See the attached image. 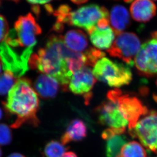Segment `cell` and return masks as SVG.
<instances>
[{
	"instance_id": "cell-1",
	"label": "cell",
	"mask_w": 157,
	"mask_h": 157,
	"mask_svg": "<svg viewBox=\"0 0 157 157\" xmlns=\"http://www.w3.org/2000/svg\"><path fill=\"white\" fill-rule=\"evenodd\" d=\"M76 52L66 45L62 36L53 35L44 48L31 56L29 67L53 77L66 90L73 75L69 62Z\"/></svg>"
},
{
	"instance_id": "cell-2",
	"label": "cell",
	"mask_w": 157,
	"mask_h": 157,
	"mask_svg": "<svg viewBox=\"0 0 157 157\" xmlns=\"http://www.w3.org/2000/svg\"><path fill=\"white\" fill-rule=\"evenodd\" d=\"M3 105L7 113L16 116L10 126L12 128H18L24 124L34 126L39 124L37 116L40 107L38 94L29 79L20 78L17 80Z\"/></svg>"
},
{
	"instance_id": "cell-3",
	"label": "cell",
	"mask_w": 157,
	"mask_h": 157,
	"mask_svg": "<svg viewBox=\"0 0 157 157\" xmlns=\"http://www.w3.org/2000/svg\"><path fill=\"white\" fill-rule=\"evenodd\" d=\"M130 67L128 64L103 57L96 63L92 71L96 79L111 87H120L129 85L132 81Z\"/></svg>"
},
{
	"instance_id": "cell-4",
	"label": "cell",
	"mask_w": 157,
	"mask_h": 157,
	"mask_svg": "<svg viewBox=\"0 0 157 157\" xmlns=\"http://www.w3.org/2000/svg\"><path fill=\"white\" fill-rule=\"evenodd\" d=\"M40 25L31 13L21 16L14 24L13 29L8 34L5 42L12 48L34 47L36 36L41 33Z\"/></svg>"
},
{
	"instance_id": "cell-5",
	"label": "cell",
	"mask_w": 157,
	"mask_h": 157,
	"mask_svg": "<svg viewBox=\"0 0 157 157\" xmlns=\"http://www.w3.org/2000/svg\"><path fill=\"white\" fill-rule=\"evenodd\" d=\"M107 9L98 5L90 4L79 8L75 11L71 9L66 16L64 24L82 28L88 34L91 32L103 19H109Z\"/></svg>"
},
{
	"instance_id": "cell-6",
	"label": "cell",
	"mask_w": 157,
	"mask_h": 157,
	"mask_svg": "<svg viewBox=\"0 0 157 157\" xmlns=\"http://www.w3.org/2000/svg\"><path fill=\"white\" fill-rule=\"evenodd\" d=\"M34 47L18 52L5 42L0 44V58L3 70L9 71L17 78L24 75L29 68V60Z\"/></svg>"
},
{
	"instance_id": "cell-7",
	"label": "cell",
	"mask_w": 157,
	"mask_h": 157,
	"mask_svg": "<svg viewBox=\"0 0 157 157\" xmlns=\"http://www.w3.org/2000/svg\"><path fill=\"white\" fill-rule=\"evenodd\" d=\"M95 111L98 121L101 124L109 128H122L129 125L124 117L117 98V90H110L107 99L97 107Z\"/></svg>"
},
{
	"instance_id": "cell-8",
	"label": "cell",
	"mask_w": 157,
	"mask_h": 157,
	"mask_svg": "<svg viewBox=\"0 0 157 157\" xmlns=\"http://www.w3.org/2000/svg\"><path fill=\"white\" fill-rule=\"evenodd\" d=\"M140 39L135 34L123 32L117 35L107 52L110 56L119 58L126 64L133 66L135 57L140 49Z\"/></svg>"
},
{
	"instance_id": "cell-9",
	"label": "cell",
	"mask_w": 157,
	"mask_h": 157,
	"mask_svg": "<svg viewBox=\"0 0 157 157\" xmlns=\"http://www.w3.org/2000/svg\"><path fill=\"white\" fill-rule=\"evenodd\" d=\"M141 75L151 77L157 74V31L141 46L134 62Z\"/></svg>"
},
{
	"instance_id": "cell-10",
	"label": "cell",
	"mask_w": 157,
	"mask_h": 157,
	"mask_svg": "<svg viewBox=\"0 0 157 157\" xmlns=\"http://www.w3.org/2000/svg\"><path fill=\"white\" fill-rule=\"evenodd\" d=\"M134 138H138L149 151H157V111H148L140 119L133 130L129 133Z\"/></svg>"
},
{
	"instance_id": "cell-11",
	"label": "cell",
	"mask_w": 157,
	"mask_h": 157,
	"mask_svg": "<svg viewBox=\"0 0 157 157\" xmlns=\"http://www.w3.org/2000/svg\"><path fill=\"white\" fill-rule=\"evenodd\" d=\"M117 98L124 117L129 123V132H131L140 118L148 113L147 107L137 97L123 93L117 89Z\"/></svg>"
},
{
	"instance_id": "cell-12",
	"label": "cell",
	"mask_w": 157,
	"mask_h": 157,
	"mask_svg": "<svg viewBox=\"0 0 157 157\" xmlns=\"http://www.w3.org/2000/svg\"><path fill=\"white\" fill-rule=\"evenodd\" d=\"M96 82V78L91 69L84 67L73 74L68 88L74 94L83 95L86 103H89L92 97L91 90Z\"/></svg>"
},
{
	"instance_id": "cell-13",
	"label": "cell",
	"mask_w": 157,
	"mask_h": 157,
	"mask_svg": "<svg viewBox=\"0 0 157 157\" xmlns=\"http://www.w3.org/2000/svg\"><path fill=\"white\" fill-rule=\"evenodd\" d=\"M92 44L100 49H109L115 39L116 34L109 25L108 18L103 19L90 34Z\"/></svg>"
},
{
	"instance_id": "cell-14",
	"label": "cell",
	"mask_w": 157,
	"mask_h": 157,
	"mask_svg": "<svg viewBox=\"0 0 157 157\" xmlns=\"http://www.w3.org/2000/svg\"><path fill=\"white\" fill-rule=\"evenodd\" d=\"M156 5L151 0H134L130 7L132 17L138 22H145L155 16Z\"/></svg>"
},
{
	"instance_id": "cell-15",
	"label": "cell",
	"mask_w": 157,
	"mask_h": 157,
	"mask_svg": "<svg viewBox=\"0 0 157 157\" xmlns=\"http://www.w3.org/2000/svg\"><path fill=\"white\" fill-rule=\"evenodd\" d=\"M59 83L53 77L42 74L37 77L34 83L35 90L42 98L49 99L56 96Z\"/></svg>"
},
{
	"instance_id": "cell-16",
	"label": "cell",
	"mask_w": 157,
	"mask_h": 157,
	"mask_svg": "<svg viewBox=\"0 0 157 157\" xmlns=\"http://www.w3.org/2000/svg\"><path fill=\"white\" fill-rule=\"evenodd\" d=\"M109 24L116 35L123 33L130 24V17L126 8L120 5L111 9L109 17Z\"/></svg>"
},
{
	"instance_id": "cell-17",
	"label": "cell",
	"mask_w": 157,
	"mask_h": 157,
	"mask_svg": "<svg viewBox=\"0 0 157 157\" xmlns=\"http://www.w3.org/2000/svg\"><path fill=\"white\" fill-rule=\"evenodd\" d=\"M87 128L85 123L79 119H74L69 123L64 133L62 135L61 143L65 145L71 142H77L86 138Z\"/></svg>"
},
{
	"instance_id": "cell-18",
	"label": "cell",
	"mask_w": 157,
	"mask_h": 157,
	"mask_svg": "<svg viewBox=\"0 0 157 157\" xmlns=\"http://www.w3.org/2000/svg\"><path fill=\"white\" fill-rule=\"evenodd\" d=\"M63 38L66 45L71 51L82 52L87 49V37L86 35L80 30H70Z\"/></svg>"
},
{
	"instance_id": "cell-19",
	"label": "cell",
	"mask_w": 157,
	"mask_h": 157,
	"mask_svg": "<svg viewBox=\"0 0 157 157\" xmlns=\"http://www.w3.org/2000/svg\"><path fill=\"white\" fill-rule=\"evenodd\" d=\"M107 157H121L123 146L127 143L128 138L123 134H116L106 140Z\"/></svg>"
},
{
	"instance_id": "cell-20",
	"label": "cell",
	"mask_w": 157,
	"mask_h": 157,
	"mask_svg": "<svg viewBox=\"0 0 157 157\" xmlns=\"http://www.w3.org/2000/svg\"><path fill=\"white\" fill-rule=\"evenodd\" d=\"M121 157H147V153L140 143L133 141L127 142L123 146Z\"/></svg>"
},
{
	"instance_id": "cell-21",
	"label": "cell",
	"mask_w": 157,
	"mask_h": 157,
	"mask_svg": "<svg viewBox=\"0 0 157 157\" xmlns=\"http://www.w3.org/2000/svg\"><path fill=\"white\" fill-rule=\"evenodd\" d=\"M67 148L61 142L52 140L46 144L44 154L46 157H61L66 153Z\"/></svg>"
},
{
	"instance_id": "cell-22",
	"label": "cell",
	"mask_w": 157,
	"mask_h": 157,
	"mask_svg": "<svg viewBox=\"0 0 157 157\" xmlns=\"http://www.w3.org/2000/svg\"><path fill=\"white\" fill-rule=\"evenodd\" d=\"M16 82V78L11 73L5 71L0 75V95H6Z\"/></svg>"
},
{
	"instance_id": "cell-23",
	"label": "cell",
	"mask_w": 157,
	"mask_h": 157,
	"mask_svg": "<svg viewBox=\"0 0 157 157\" xmlns=\"http://www.w3.org/2000/svg\"><path fill=\"white\" fill-rule=\"evenodd\" d=\"M87 59L88 66H94L96 63L105 56V53L95 48H90L85 52Z\"/></svg>"
},
{
	"instance_id": "cell-24",
	"label": "cell",
	"mask_w": 157,
	"mask_h": 157,
	"mask_svg": "<svg viewBox=\"0 0 157 157\" xmlns=\"http://www.w3.org/2000/svg\"><path fill=\"white\" fill-rule=\"evenodd\" d=\"M12 139V132L9 127L5 124H0V145L9 144Z\"/></svg>"
},
{
	"instance_id": "cell-25",
	"label": "cell",
	"mask_w": 157,
	"mask_h": 157,
	"mask_svg": "<svg viewBox=\"0 0 157 157\" xmlns=\"http://www.w3.org/2000/svg\"><path fill=\"white\" fill-rule=\"evenodd\" d=\"M9 33V25L7 21L3 15L0 14V42L6 39Z\"/></svg>"
},
{
	"instance_id": "cell-26",
	"label": "cell",
	"mask_w": 157,
	"mask_h": 157,
	"mask_svg": "<svg viewBox=\"0 0 157 157\" xmlns=\"http://www.w3.org/2000/svg\"><path fill=\"white\" fill-rule=\"evenodd\" d=\"M125 131H126L125 128H109L102 132V137L104 140H106L116 134H123L124 133Z\"/></svg>"
},
{
	"instance_id": "cell-27",
	"label": "cell",
	"mask_w": 157,
	"mask_h": 157,
	"mask_svg": "<svg viewBox=\"0 0 157 157\" xmlns=\"http://www.w3.org/2000/svg\"><path fill=\"white\" fill-rule=\"evenodd\" d=\"M29 3L32 4H44L49 3L52 0H27Z\"/></svg>"
},
{
	"instance_id": "cell-28",
	"label": "cell",
	"mask_w": 157,
	"mask_h": 157,
	"mask_svg": "<svg viewBox=\"0 0 157 157\" xmlns=\"http://www.w3.org/2000/svg\"><path fill=\"white\" fill-rule=\"evenodd\" d=\"M61 157H78L76 154L72 151L66 152Z\"/></svg>"
},
{
	"instance_id": "cell-29",
	"label": "cell",
	"mask_w": 157,
	"mask_h": 157,
	"mask_svg": "<svg viewBox=\"0 0 157 157\" xmlns=\"http://www.w3.org/2000/svg\"><path fill=\"white\" fill-rule=\"evenodd\" d=\"M71 1L74 4L80 5L83 4V3H86L89 0H71Z\"/></svg>"
},
{
	"instance_id": "cell-30",
	"label": "cell",
	"mask_w": 157,
	"mask_h": 157,
	"mask_svg": "<svg viewBox=\"0 0 157 157\" xmlns=\"http://www.w3.org/2000/svg\"><path fill=\"white\" fill-rule=\"evenodd\" d=\"M7 157H25L23 155L21 154L20 153H12L10 155Z\"/></svg>"
},
{
	"instance_id": "cell-31",
	"label": "cell",
	"mask_w": 157,
	"mask_h": 157,
	"mask_svg": "<svg viewBox=\"0 0 157 157\" xmlns=\"http://www.w3.org/2000/svg\"><path fill=\"white\" fill-rule=\"evenodd\" d=\"M2 116H3V113H2V109L0 108V120H1L2 117Z\"/></svg>"
},
{
	"instance_id": "cell-32",
	"label": "cell",
	"mask_w": 157,
	"mask_h": 157,
	"mask_svg": "<svg viewBox=\"0 0 157 157\" xmlns=\"http://www.w3.org/2000/svg\"><path fill=\"white\" fill-rule=\"evenodd\" d=\"M2 66V62L1 60V58H0V74H1V73Z\"/></svg>"
},
{
	"instance_id": "cell-33",
	"label": "cell",
	"mask_w": 157,
	"mask_h": 157,
	"mask_svg": "<svg viewBox=\"0 0 157 157\" xmlns=\"http://www.w3.org/2000/svg\"><path fill=\"white\" fill-rule=\"evenodd\" d=\"M2 151L1 149L0 148V157H2Z\"/></svg>"
},
{
	"instance_id": "cell-34",
	"label": "cell",
	"mask_w": 157,
	"mask_h": 157,
	"mask_svg": "<svg viewBox=\"0 0 157 157\" xmlns=\"http://www.w3.org/2000/svg\"><path fill=\"white\" fill-rule=\"evenodd\" d=\"M11 1H12L15 2H19L20 0H11Z\"/></svg>"
},
{
	"instance_id": "cell-35",
	"label": "cell",
	"mask_w": 157,
	"mask_h": 157,
	"mask_svg": "<svg viewBox=\"0 0 157 157\" xmlns=\"http://www.w3.org/2000/svg\"><path fill=\"white\" fill-rule=\"evenodd\" d=\"M156 85H157V81H156Z\"/></svg>"
},
{
	"instance_id": "cell-36",
	"label": "cell",
	"mask_w": 157,
	"mask_h": 157,
	"mask_svg": "<svg viewBox=\"0 0 157 157\" xmlns=\"http://www.w3.org/2000/svg\"><path fill=\"white\" fill-rule=\"evenodd\" d=\"M156 154H157V151H156Z\"/></svg>"
},
{
	"instance_id": "cell-37",
	"label": "cell",
	"mask_w": 157,
	"mask_h": 157,
	"mask_svg": "<svg viewBox=\"0 0 157 157\" xmlns=\"http://www.w3.org/2000/svg\"><path fill=\"white\" fill-rule=\"evenodd\" d=\"M155 1H157V0H155Z\"/></svg>"
}]
</instances>
